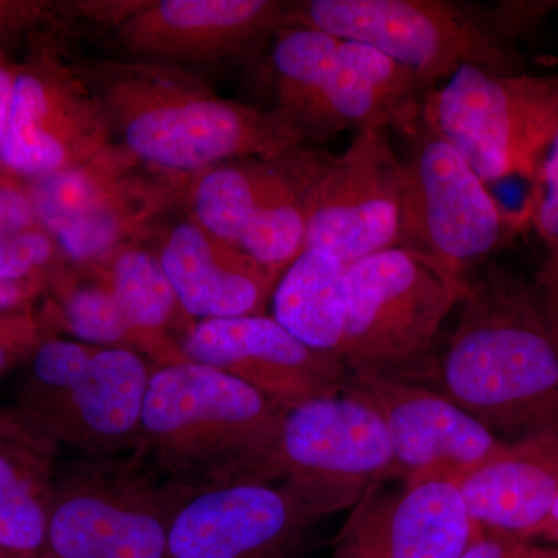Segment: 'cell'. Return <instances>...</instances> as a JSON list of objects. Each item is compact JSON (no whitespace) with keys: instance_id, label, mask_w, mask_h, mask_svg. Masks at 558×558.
Wrapping results in <instances>:
<instances>
[{"instance_id":"obj_1","label":"cell","mask_w":558,"mask_h":558,"mask_svg":"<svg viewBox=\"0 0 558 558\" xmlns=\"http://www.w3.org/2000/svg\"><path fill=\"white\" fill-rule=\"evenodd\" d=\"M76 65L116 143L153 170L194 175L226 161L282 159L306 148V137L275 110L219 97L189 69L131 58Z\"/></svg>"},{"instance_id":"obj_2","label":"cell","mask_w":558,"mask_h":558,"mask_svg":"<svg viewBox=\"0 0 558 558\" xmlns=\"http://www.w3.org/2000/svg\"><path fill=\"white\" fill-rule=\"evenodd\" d=\"M461 304L438 366L442 395L506 444L558 428V349L538 293L490 267Z\"/></svg>"},{"instance_id":"obj_3","label":"cell","mask_w":558,"mask_h":558,"mask_svg":"<svg viewBox=\"0 0 558 558\" xmlns=\"http://www.w3.org/2000/svg\"><path fill=\"white\" fill-rule=\"evenodd\" d=\"M284 411L211 366L190 360L156 366L134 451L193 494L252 481L277 483Z\"/></svg>"},{"instance_id":"obj_4","label":"cell","mask_w":558,"mask_h":558,"mask_svg":"<svg viewBox=\"0 0 558 558\" xmlns=\"http://www.w3.org/2000/svg\"><path fill=\"white\" fill-rule=\"evenodd\" d=\"M515 7L487 10L446 0H306L289 3L284 27L303 25L376 47L433 89L459 69L520 75L510 38Z\"/></svg>"},{"instance_id":"obj_5","label":"cell","mask_w":558,"mask_h":558,"mask_svg":"<svg viewBox=\"0 0 558 558\" xmlns=\"http://www.w3.org/2000/svg\"><path fill=\"white\" fill-rule=\"evenodd\" d=\"M468 286L402 247L348 266L341 362L349 377L418 384L429 376L439 330Z\"/></svg>"},{"instance_id":"obj_6","label":"cell","mask_w":558,"mask_h":558,"mask_svg":"<svg viewBox=\"0 0 558 558\" xmlns=\"http://www.w3.org/2000/svg\"><path fill=\"white\" fill-rule=\"evenodd\" d=\"M153 366L138 352L50 336L25 365L14 405L78 458L137 446Z\"/></svg>"},{"instance_id":"obj_7","label":"cell","mask_w":558,"mask_h":558,"mask_svg":"<svg viewBox=\"0 0 558 558\" xmlns=\"http://www.w3.org/2000/svg\"><path fill=\"white\" fill-rule=\"evenodd\" d=\"M193 492L135 451L58 468L47 558H165L175 513Z\"/></svg>"},{"instance_id":"obj_8","label":"cell","mask_w":558,"mask_h":558,"mask_svg":"<svg viewBox=\"0 0 558 558\" xmlns=\"http://www.w3.org/2000/svg\"><path fill=\"white\" fill-rule=\"evenodd\" d=\"M402 159L398 247L468 281L473 267L508 247L531 222L509 211L468 160L424 119Z\"/></svg>"},{"instance_id":"obj_9","label":"cell","mask_w":558,"mask_h":558,"mask_svg":"<svg viewBox=\"0 0 558 558\" xmlns=\"http://www.w3.org/2000/svg\"><path fill=\"white\" fill-rule=\"evenodd\" d=\"M422 119L450 142L484 182H535L558 134V75L459 69L429 90Z\"/></svg>"},{"instance_id":"obj_10","label":"cell","mask_w":558,"mask_h":558,"mask_svg":"<svg viewBox=\"0 0 558 558\" xmlns=\"http://www.w3.org/2000/svg\"><path fill=\"white\" fill-rule=\"evenodd\" d=\"M332 156L311 148L241 159L190 175L194 220L282 275L306 245L312 196Z\"/></svg>"},{"instance_id":"obj_11","label":"cell","mask_w":558,"mask_h":558,"mask_svg":"<svg viewBox=\"0 0 558 558\" xmlns=\"http://www.w3.org/2000/svg\"><path fill=\"white\" fill-rule=\"evenodd\" d=\"M392 451L379 411L357 389L307 400L284 411L278 481L318 519L341 512L389 478Z\"/></svg>"},{"instance_id":"obj_12","label":"cell","mask_w":558,"mask_h":558,"mask_svg":"<svg viewBox=\"0 0 558 558\" xmlns=\"http://www.w3.org/2000/svg\"><path fill=\"white\" fill-rule=\"evenodd\" d=\"M49 44L17 70L2 161L21 182L78 167L116 143L89 81Z\"/></svg>"},{"instance_id":"obj_13","label":"cell","mask_w":558,"mask_h":558,"mask_svg":"<svg viewBox=\"0 0 558 558\" xmlns=\"http://www.w3.org/2000/svg\"><path fill=\"white\" fill-rule=\"evenodd\" d=\"M400 182L402 159L388 130L355 132L315 186L304 248L325 250L351 266L398 247Z\"/></svg>"},{"instance_id":"obj_14","label":"cell","mask_w":558,"mask_h":558,"mask_svg":"<svg viewBox=\"0 0 558 558\" xmlns=\"http://www.w3.org/2000/svg\"><path fill=\"white\" fill-rule=\"evenodd\" d=\"M379 411L392 451L389 478L402 486L446 481L459 486L508 444L442 392L381 377H349Z\"/></svg>"},{"instance_id":"obj_15","label":"cell","mask_w":558,"mask_h":558,"mask_svg":"<svg viewBox=\"0 0 558 558\" xmlns=\"http://www.w3.org/2000/svg\"><path fill=\"white\" fill-rule=\"evenodd\" d=\"M317 520L281 481L208 488L175 513L165 558H296Z\"/></svg>"},{"instance_id":"obj_16","label":"cell","mask_w":558,"mask_h":558,"mask_svg":"<svg viewBox=\"0 0 558 558\" xmlns=\"http://www.w3.org/2000/svg\"><path fill=\"white\" fill-rule=\"evenodd\" d=\"M180 347L185 360L236 377L282 410L337 395L349 381L343 362L301 343L267 315L196 322Z\"/></svg>"},{"instance_id":"obj_17","label":"cell","mask_w":558,"mask_h":558,"mask_svg":"<svg viewBox=\"0 0 558 558\" xmlns=\"http://www.w3.org/2000/svg\"><path fill=\"white\" fill-rule=\"evenodd\" d=\"M290 2L277 0H160L143 2L116 27L131 60L189 69L245 57L284 27Z\"/></svg>"},{"instance_id":"obj_18","label":"cell","mask_w":558,"mask_h":558,"mask_svg":"<svg viewBox=\"0 0 558 558\" xmlns=\"http://www.w3.org/2000/svg\"><path fill=\"white\" fill-rule=\"evenodd\" d=\"M379 486L354 506L332 558H459L483 532L457 484L435 481L396 492Z\"/></svg>"},{"instance_id":"obj_19","label":"cell","mask_w":558,"mask_h":558,"mask_svg":"<svg viewBox=\"0 0 558 558\" xmlns=\"http://www.w3.org/2000/svg\"><path fill=\"white\" fill-rule=\"evenodd\" d=\"M157 256L193 322L266 315L281 278L194 219L168 230Z\"/></svg>"},{"instance_id":"obj_20","label":"cell","mask_w":558,"mask_h":558,"mask_svg":"<svg viewBox=\"0 0 558 558\" xmlns=\"http://www.w3.org/2000/svg\"><path fill=\"white\" fill-rule=\"evenodd\" d=\"M459 492L476 526L529 542L558 497V428L508 444Z\"/></svg>"},{"instance_id":"obj_21","label":"cell","mask_w":558,"mask_h":558,"mask_svg":"<svg viewBox=\"0 0 558 558\" xmlns=\"http://www.w3.org/2000/svg\"><path fill=\"white\" fill-rule=\"evenodd\" d=\"M429 90L413 70L384 51L341 39L323 101L322 138L389 128L411 134Z\"/></svg>"},{"instance_id":"obj_22","label":"cell","mask_w":558,"mask_h":558,"mask_svg":"<svg viewBox=\"0 0 558 558\" xmlns=\"http://www.w3.org/2000/svg\"><path fill=\"white\" fill-rule=\"evenodd\" d=\"M60 444L17 405L0 410V550L47 558Z\"/></svg>"},{"instance_id":"obj_23","label":"cell","mask_w":558,"mask_h":558,"mask_svg":"<svg viewBox=\"0 0 558 558\" xmlns=\"http://www.w3.org/2000/svg\"><path fill=\"white\" fill-rule=\"evenodd\" d=\"M98 264L117 301L135 351L157 366L185 362L180 340L171 336L194 325L182 311L159 256L140 244L117 250Z\"/></svg>"},{"instance_id":"obj_24","label":"cell","mask_w":558,"mask_h":558,"mask_svg":"<svg viewBox=\"0 0 558 558\" xmlns=\"http://www.w3.org/2000/svg\"><path fill=\"white\" fill-rule=\"evenodd\" d=\"M348 266L325 250L304 248L282 271L271 317L314 351L339 359L347 326Z\"/></svg>"},{"instance_id":"obj_25","label":"cell","mask_w":558,"mask_h":558,"mask_svg":"<svg viewBox=\"0 0 558 558\" xmlns=\"http://www.w3.org/2000/svg\"><path fill=\"white\" fill-rule=\"evenodd\" d=\"M340 44L336 36L303 25H288L275 33V112L306 140H322L323 101Z\"/></svg>"},{"instance_id":"obj_26","label":"cell","mask_w":558,"mask_h":558,"mask_svg":"<svg viewBox=\"0 0 558 558\" xmlns=\"http://www.w3.org/2000/svg\"><path fill=\"white\" fill-rule=\"evenodd\" d=\"M47 306L53 329L68 330L81 343L135 351L134 340L98 264L65 263L51 281Z\"/></svg>"},{"instance_id":"obj_27","label":"cell","mask_w":558,"mask_h":558,"mask_svg":"<svg viewBox=\"0 0 558 558\" xmlns=\"http://www.w3.org/2000/svg\"><path fill=\"white\" fill-rule=\"evenodd\" d=\"M64 264L57 241L40 226L0 236L2 281L38 286L49 293L51 281Z\"/></svg>"},{"instance_id":"obj_28","label":"cell","mask_w":558,"mask_h":558,"mask_svg":"<svg viewBox=\"0 0 558 558\" xmlns=\"http://www.w3.org/2000/svg\"><path fill=\"white\" fill-rule=\"evenodd\" d=\"M54 336L47 310L35 306L0 310V377L27 365L44 340Z\"/></svg>"},{"instance_id":"obj_29","label":"cell","mask_w":558,"mask_h":558,"mask_svg":"<svg viewBox=\"0 0 558 558\" xmlns=\"http://www.w3.org/2000/svg\"><path fill=\"white\" fill-rule=\"evenodd\" d=\"M526 207L539 240L548 252H558V134L539 168Z\"/></svg>"},{"instance_id":"obj_30","label":"cell","mask_w":558,"mask_h":558,"mask_svg":"<svg viewBox=\"0 0 558 558\" xmlns=\"http://www.w3.org/2000/svg\"><path fill=\"white\" fill-rule=\"evenodd\" d=\"M39 226L35 207L24 182L10 178H0V236L13 231L32 229Z\"/></svg>"},{"instance_id":"obj_31","label":"cell","mask_w":558,"mask_h":558,"mask_svg":"<svg viewBox=\"0 0 558 558\" xmlns=\"http://www.w3.org/2000/svg\"><path fill=\"white\" fill-rule=\"evenodd\" d=\"M459 558H543L542 546L501 532L483 531Z\"/></svg>"},{"instance_id":"obj_32","label":"cell","mask_w":558,"mask_h":558,"mask_svg":"<svg viewBox=\"0 0 558 558\" xmlns=\"http://www.w3.org/2000/svg\"><path fill=\"white\" fill-rule=\"evenodd\" d=\"M537 293L546 325L558 349V252H548L538 274Z\"/></svg>"},{"instance_id":"obj_33","label":"cell","mask_w":558,"mask_h":558,"mask_svg":"<svg viewBox=\"0 0 558 558\" xmlns=\"http://www.w3.org/2000/svg\"><path fill=\"white\" fill-rule=\"evenodd\" d=\"M20 64H14L0 49V178L5 175L3 170L2 150L5 142L7 128H9L11 105H13L14 86H16Z\"/></svg>"},{"instance_id":"obj_34","label":"cell","mask_w":558,"mask_h":558,"mask_svg":"<svg viewBox=\"0 0 558 558\" xmlns=\"http://www.w3.org/2000/svg\"><path fill=\"white\" fill-rule=\"evenodd\" d=\"M47 3L2 2L0 0V35L25 27L43 17Z\"/></svg>"},{"instance_id":"obj_35","label":"cell","mask_w":558,"mask_h":558,"mask_svg":"<svg viewBox=\"0 0 558 558\" xmlns=\"http://www.w3.org/2000/svg\"><path fill=\"white\" fill-rule=\"evenodd\" d=\"M46 290L38 286L14 284L0 279V310H17V307L35 306Z\"/></svg>"},{"instance_id":"obj_36","label":"cell","mask_w":558,"mask_h":558,"mask_svg":"<svg viewBox=\"0 0 558 558\" xmlns=\"http://www.w3.org/2000/svg\"><path fill=\"white\" fill-rule=\"evenodd\" d=\"M532 538H545L556 543L558 548V497L550 509L549 515L537 529H535Z\"/></svg>"},{"instance_id":"obj_37","label":"cell","mask_w":558,"mask_h":558,"mask_svg":"<svg viewBox=\"0 0 558 558\" xmlns=\"http://www.w3.org/2000/svg\"><path fill=\"white\" fill-rule=\"evenodd\" d=\"M543 558H558V548H545L542 546Z\"/></svg>"},{"instance_id":"obj_38","label":"cell","mask_w":558,"mask_h":558,"mask_svg":"<svg viewBox=\"0 0 558 558\" xmlns=\"http://www.w3.org/2000/svg\"><path fill=\"white\" fill-rule=\"evenodd\" d=\"M0 558H13V557L7 556L5 553H2V550H0Z\"/></svg>"}]
</instances>
